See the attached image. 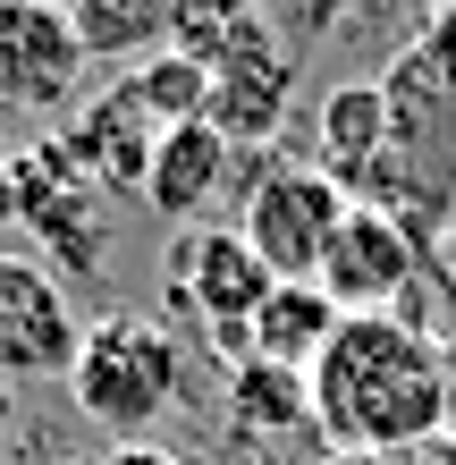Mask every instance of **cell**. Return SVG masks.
Returning <instances> with one entry per match:
<instances>
[{"instance_id": "15", "label": "cell", "mask_w": 456, "mask_h": 465, "mask_svg": "<svg viewBox=\"0 0 456 465\" xmlns=\"http://www.w3.org/2000/svg\"><path fill=\"white\" fill-rule=\"evenodd\" d=\"M228 423L246 431V440L313 423V390H305V372H279V364H262V355H246V364L228 372Z\"/></svg>"}, {"instance_id": "1", "label": "cell", "mask_w": 456, "mask_h": 465, "mask_svg": "<svg viewBox=\"0 0 456 465\" xmlns=\"http://www.w3.org/2000/svg\"><path fill=\"white\" fill-rule=\"evenodd\" d=\"M305 390L338 457H414L448 431V347L406 313H346Z\"/></svg>"}, {"instance_id": "3", "label": "cell", "mask_w": 456, "mask_h": 465, "mask_svg": "<svg viewBox=\"0 0 456 465\" xmlns=\"http://www.w3.org/2000/svg\"><path fill=\"white\" fill-rule=\"evenodd\" d=\"M178 390H186V355H178V339L160 331V322H144V313L93 322L85 347H76V364H68L76 415H85L93 431H111V449L152 440V423L178 406Z\"/></svg>"}, {"instance_id": "5", "label": "cell", "mask_w": 456, "mask_h": 465, "mask_svg": "<svg viewBox=\"0 0 456 465\" xmlns=\"http://www.w3.org/2000/svg\"><path fill=\"white\" fill-rule=\"evenodd\" d=\"M160 280H170V305L178 313H195L211 347L237 355L246 364V331H254V313H262V296H271V262L246 245V229H220V221H195V229H178L170 237V262H160Z\"/></svg>"}, {"instance_id": "6", "label": "cell", "mask_w": 456, "mask_h": 465, "mask_svg": "<svg viewBox=\"0 0 456 465\" xmlns=\"http://www.w3.org/2000/svg\"><path fill=\"white\" fill-rule=\"evenodd\" d=\"M9 178H17V229H34L51 254H60L76 280L85 271H102V245H111V229H102V186L76 170V153L51 135V144H25L9 161Z\"/></svg>"}, {"instance_id": "22", "label": "cell", "mask_w": 456, "mask_h": 465, "mask_svg": "<svg viewBox=\"0 0 456 465\" xmlns=\"http://www.w3.org/2000/svg\"><path fill=\"white\" fill-rule=\"evenodd\" d=\"M0 423H9V390H0Z\"/></svg>"}, {"instance_id": "20", "label": "cell", "mask_w": 456, "mask_h": 465, "mask_svg": "<svg viewBox=\"0 0 456 465\" xmlns=\"http://www.w3.org/2000/svg\"><path fill=\"white\" fill-rule=\"evenodd\" d=\"M0 221H17V178H9V161H0Z\"/></svg>"}, {"instance_id": "18", "label": "cell", "mask_w": 456, "mask_h": 465, "mask_svg": "<svg viewBox=\"0 0 456 465\" xmlns=\"http://www.w3.org/2000/svg\"><path fill=\"white\" fill-rule=\"evenodd\" d=\"M338 9H346V0H279V17L296 25V35H321V25H330Z\"/></svg>"}, {"instance_id": "9", "label": "cell", "mask_w": 456, "mask_h": 465, "mask_svg": "<svg viewBox=\"0 0 456 465\" xmlns=\"http://www.w3.org/2000/svg\"><path fill=\"white\" fill-rule=\"evenodd\" d=\"M76 347L85 331H76L68 288L43 262L0 254V381H68Z\"/></svg>"}, {"instance_id": "8", "label": "cell", "mask_w": 456, "mask_h": 465, "mask_svg": "<svg viewBox=\"0 0 456 465\" xmlns=\"http://www.w3.org/2000/svg\"><path fill=\"white\" fill-rule=\"evenodd\" d=\"M422 271V237L406 221H389L381 203H355L321 254V288H330L338 313H397Z\"/></svg>"}, {"instance_id": "21", "label": "cell", "mask_w": 456, "mask_h": 465, "mask_svg": "<svg viewBox=\"0 0 456 465\" xmlns=\"http://www.w3.org/2000/svg\"><path fill=\"white\" fill-rule=\"evenodd\" d=\"M321 465H389V457H338V449H330V457H321Z\"/></svg>"}, {"instance_id": "19", "label": "cell", "mask_w": 456, "mask_h": 465, "mask_svg": "<svg viewBox=\"0 0 456 465\" xmlns=\"http://www.w3.org/2000/svg\"><path fill=\"white\" fill-rule=\"evenodd\" d=\"M102 465H186L178 449H160V440H127V449H111Z\"/></svg>"}, {"instance_id": "2", "label": "cell", "mask_w": 456, "mask_h": 465, "mask_svg": "<svg viewBox=\"0 0 456 465\" xmlns=\"http://www.w3.org/2000/svg\"><path fill=\"white\" fill-rule=\"evenodd\" d=\"M381 94H389V153L355 203H381L389 221L422 237L456 203V9H440L389 60Z\"/></svg>"}, {"instance_id": "10", "label": "cell", "mask_w": 456, "mask_h": 465, "mask_svg": "<svg viewBox=\"0 0 456 465\" xmlns=\"http://www.w3.org/2000/svg\"><path fill=\"white\" fill-rule=\"evenodd\" d=\"M60 144L76 153V170H85L102 195H144V178H152V153H160V127L136 94H127V76L111 94H85L76 102V119Z\"/></svg>"}, {"instance_id": "7", "label": "cell", "mask_w": 456, "mask_h": 465, "mask_svg": "<svg viewBox=\"0 0 456 465\" xmlns=\"http://www.w3.org/2000/svg\"><path fill=\"white\" fill-rule=\"evenodd\" d=\"M85 60L93 51L60 0H0V111H68Z\"/></svg>"}, {"instance_id": "12", "label": "cell", "mask_w": 456, "mask_h": 465, "mask_svg": "<svg viewBox=\"0 0 456 465\" xmlns=\"http://www.w3.org/2000/svg\"><path fill=\"white\" fill-rule=\"evenodd\" d=\"M237 170V144L211 119L195 127H170L160 135V153H152V178H144V203L160 212V221H178V229H195L211 203H220V186Z\"/></svg>"}, {"instance_id": "16", "label": "cell", "mask_w": 456, "mask_h": 465, "mask_svg": "<svg viewBox=\"0 0 456 465\" xmlns=\"http://www.w3.org/2000/svg\"><path fill=\"white\" fill-rule=\"evenodd\" d=\"M170 51H186V60H203V68H220L228 51H246L262 25V0H170Z\"/></svg>"}, {"instance_id": "17", "label": "cell", "mask_w": 456, "mask_h": 465, "mask_svg": "<svg viewBox=\"0 0 456 465\" xmlns=\"http://www.w3.org/2000/svg\"><path fill=\"white\" fill-rule=\"evenodd\" d=\"M127 94H136L152 111V127L170 135V127H195L211 111V68L186 60V51H144V60L127 68Z\"/></svg>"}, {"instance_id": "4", "label": "cell", "mask_w": 456, "mask_h": 465, "mask_svg": "<svg viewBox=\"0 0 456 465\" xmlns=\"http://www.w3.org/2000/svg\"><path fill=\"white\" fill-rule=\"evenodd\" d=\"M355 212V195L321 170V161H262L246 178V203H237V229L271 280H321V254H330L338 221Z\"/></svg>"}, {"instance_id": "11", "label": "cell", "mask_w": 456, "mask_h": 465, "mask_svg": "<svg viewBox=\"0 0 456 465\" xmlns=\"http://www.w3.org/2000/svg\"><path fill=\"white\" fill-rule=\"evenodd\" d=\"M287 94H296V51L262 25L246 51H228V60L211 68V111H203V119L246 153V144H271V135H279Z\"/></svg>"}, {"instance_id": "13", "label": "cell", "mask_w": 456, "mask_h": 465, "mask_svg": "<svg viewBox=\"0 0 456 465\" xmlns=\"http://www.w3.org/2000/svg\"><path fill=\"white\" fill-rule=\"evenodd\" d=\"M313 153H321V170H330L346 195L372 186V170H381V153H389V94H381V76H346V85L321 94Z\"/></svg>"}, {"instance_id": "14", "label": "cell", "mask_w": 456, "mask_h": 465, "mask_svg": "<svg viewBox=\"0 0 456 465\" xmlns=\"http://www.w3.org/2000/svg\"><path fill=\"white\" fill-rule=\"evenodd\" d=\"M338 305H330V288L321 280H279L271 296H262V313H254V331H246V355H262V364H279V372H313L321 364V347L338 339Z\"/></svg>"}]
</instances>
